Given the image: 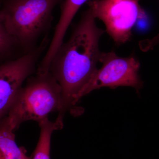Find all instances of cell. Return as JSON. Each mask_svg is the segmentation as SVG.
<instances>
[{"instance_id": "9c48e42d", "label": "cell", "mask_w": 159, "mask_h": 159, "mask_svg": "<svg viewBox=\"0 0 159 159\" xmlns=\"http://www.w3.org/2000/svg\"><path fill=\"white\" fill-rule=\"evenodd\" d=\"M39 124L40 127V134L33 157L31 159H50L51 135L53 131L57 129L55 122L50 121L48 118Z\"/></svg>"}, {"instance_id": "5b68a950", "label": "cell", "mask_w": 159, "mask_h": 159, "mask_svg": "<svg viewBox=\"0 0 159 159\" xmlns=\"http://www.w3.org/2000/svg\"><path fill=\"white\" fill-rule=\"evenodd\" d=\"M88 4L94 17L102 21L118 45L130 40L135 24L145 16L139 0H89Z\"/></svg>"}, {"instance_id": "277c9868", "label": "cell", "mask_w": 159, "mask_h": 159, "mask_svg": "<svg viewBox=\"0 0 159 159\" xmlns=\"http://www.w3.org/2000/svg\"><path fill=\"white\" fill-rule=\"evenodd\" d=\"M99 62L102 67L97 69L77 95V103L84 96L102 87L115 89L119 86L131 87L138 93L142 88L143 82L139 75L140 63L134 56L122 57L114 51L102 52Z\"/></svg>"}, {"instance_id": "ba28073f", "label": "cell", "mask_w": 159, "mask_h": 159, "mask_svg": "<svg viewBox=\"0 0 159 159\" xmlns=\"http://www.w3.org/2000/svg\"><path fill=\"white\" fill-rule=\"evenodd\" d=\"M25 150L19 147L7 117L0 123V159H25Z\"/></svg>"}, {"instance_id": "6da1fadb", "label": "cell", "mask_w": 159, "mask_h": 159, "mask_svg": "<svg viewBox=\"0 0 159 159\" xmlns=\"http://www.w3.org/2000/svg\"><path fill=\"white\" fill-rule=\"evenodd\" d=\"M96 19L89 8L84 11L50 65L49 71L61 88V108L55 121L60 125L66 112L74 109L77 95L98 69L102 53L99 40L105 31L97 26Z\"/></svg>"}, {"instance_id": "8992f818", "label": "cell", "mask_w": 159, "mask_h": 159, "mask_svg": "<svg viewBox=\"0 0 159 159\" xmlns=\"http://www.w3.org/2000/svg\"><path fill=\"white\" fill-rule=\"evenodd\" d=\"M48 43L45 37L33 51L0 63V123L8 115L25 80L34 73L39 57Z\"/></svg>"}, {"instance_id": "30bf717a", "label": "cell", "mask_w": 159, "mask_h": 159, "mask_svg": "<svg viewBox=\"0 0 159 159\" xmlns=\"http://www.w3.org/2000/svg\"><path fill=\"white\" fill-rule=\"evenodd\" d=\"M18 46L17 43L6 29L0 10V63L9 60L8 59Z\"/></svg>"}, {"instance_id": "8fae6325", "label": "cell", "mask_w": 159, "mask_h": 159, "mask_svg": "<svg viewBox=\"0 0 159 159\" xmlns=\"http://www.w3.org/2000/svg\"><path fill=\"white\" fill-rule=\"evenodd\" d=\"M152 40H153L154 43L155 44L159 46V33L157 35H156L155 37L153 38Z\"/></svg>"}, {"instance_id": "3957f363", "label": "cell", "mask_w": 159, "mask_h": 159, "mask_svg": "<svg viewBox=\"0 0 159 159\" xmlns=\"http://www.w3.org/2000/svg\"><path fill=\"white\" fill-rule=\"evenodd\" d=\"M61 0H4L1 11L6 29L25 54L33 51L50 29L52 12Z\"/></svg>"}, {"instance_id": "7a4b0ae2", "label": "cell", "mask_w": 159, "mask_h": 159, "mask_svg": "<svg viewBox=\"0 0 159 159\" xmlns=\"http://www.w3.org/2000/svg\"><path fill=\"white\" fill-rule=\"evenodd\" d=\"M61 108V88L57 80L50 71L36 72L20 89L6 117L15 131L23 122L32 120L39 123Z\"/></svg>"}, {"instance_id": "52a82bcc", "label": "cell", "mask_w": 159, "mask_h": 159, "mask_svg": "<svg viewBox=\"0 0 159 159\" xmlns=\"http://www.w3.org/2000/svg\"><path fill=\"white\" fill-rule=\"evenodd\" d=\"M88 0H64L61 5V15L55 27L54 35L47 50L50 56H54L63 43L66 32L77 11Z\"/></svg>"}, {"instance_id": "7c38bea8", "label": "cell", "mask_w": 159, "mask_h": 159, "mask_svg": "<svg viewBox=\"0 0 159 159\" xmlns=\"http://www.w3.org/2000/svg\"><path fill=\"white\" fill-rule=\"evenodd\" d=\"M25 159H31V158H30L28 157H27V156H26L25 158Z\"/></svg>"}]
</instances>
